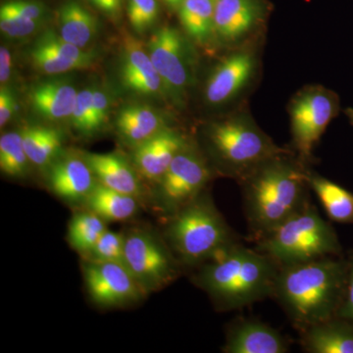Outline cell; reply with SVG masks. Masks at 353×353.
Returning a JSON list of instances; mask_svg holds the SVG:
<instances>
[{
  "label": "cell",
  "instance_id": "cell-1",
  "mask_svg": "<svg viewBox=\"0 0 353 353\" xmlns=\"http://www.w3.org/2000/svg\"><path fill=\"white\" fill-rule=\"evenodd\" d=\"M308 167L290 150L266 160L239 181L254 241L271 233L310 201Z\"/></svg>",
  "mask_w": 353,
  "mask_h": 353
},
{
  "label": "cell",
  "instance_id": "cell-2",
  "mask_svg": "<svg viewBox=\"0 0 353 353\" xmlns=\"http://www.w3.org/2000/svg\"><path fill=\"white\" fill-rule=\"evenodd\" d=\"M348 262L322 257L279 267L273 299L297 331L336 317L347 281Z\"/></svg>",
  "mask_w": 353,
  "mask_h": 353
},
{
  "label": "cell",
  "instance_id": "cell-3",
  "mask_svg": "<svg viewBox=\"0 0 353 353\" xmlns=\"http://www.w3.org/2000/svg\"><path fill=\"white\" fill-rule=\"evenodd\" d=\"M279 267L240 241L204 263L196 282L221 310H239L273 296Z\"/></svg>",
  "mask_w": 353,
  "mask_h": 353
},
{
  "label": "cell",
  "instance_id": "cell-4",
  "mask_svg": "<svg viewBox=\"0 0 353 353\" xmlns=\"http://www.w3.org/2000/svg\"><path fill=\"white\" fill-rule=\"evenodd\" d=\"M204 139L218 171L236 182L266 160L290 150L279 146L243 108L209 123Z\"/></svg>",
  "mask_w": 353,
  "mask_h": 353
},
{
  "label": "cell",
  "instance_id": "cell-5",
  "mask_svg": "<svg viewBox=\"0 0 353 353\" xmlns=\"http://www.w3.org/2000/svg\"><path fill=\"white\" fill-rule=\"evenodd\" d=\"M167 238L176 259L196 266L240 243L208 196L196 197L172 214Z\"/></svg>",
  "mask_w": 353,
  "mask_h": 353
},
{
  "label": "cell",
  "instance_id": "cell-6",
  "mask_svg": "<svg viewBox=\"0 0 353 353\" xmlns=\"http://www.w3.org/2000/svg\"><path fill=\"white\" fill-rule=\"evenodd\" d=\"M255 248L279 266L338 256L341 252L333 226L311 201L271 233L255 241Z\"/></svg>",
  "mask_w": 353,
  "mask_h": 353
},
{
  "label": "cell",
  "instance_id": "cell-7",
  "mask_svg": "<svg viewBox=\"0 0 353 353\" xmlns=\"http://www.w3.org/2000/svg\"><path fill=\"white\" fill-rule=\"evenodd\" d=\"M288 111L292 152L303 163L310 166L316 146L340 111V99L329 88L308 85L292 97Z\"/></svg>",
  "mask_w": 353,
  "mask_h": 353
},
{
  "label": "cell",
  "instance_id": "cell-8",
  "mask_svg": "<svg viewBox=\"0 0 353 353\" xmlns=\"http://www.w3.org/2000/svg\"><path fill=\"white\" fill-rule=\"evenodd\" d=\"M148 52L167 95L176 102L182 101L194 81V57L190 44L176 28L164 26L150 37Z\"/></svg>",
  "mask_w": 353,
  "mask_h": 353
},
{
  "label": "cell",
  "instance_id": "cell-9",
  "mask_svg": "<svg viewBox=\"0 0 353 353\" xmlns=\"http://www.w3.org/2000/svg\"><path fill=\"white\" fill-rule=\"evenodd\" d=\"M259 50L252 39L221 58L206 79L204 99L208 105L224 106L245 94L259 73Z\"/></svg>",
  "mask_w": 353,
  "mask_h": 353
},
{
  "label": "cell",
  "instance_id": "cell-10",
  "mask_svg": "<svg viewBox=\"0 0 353 353\" xmlns=\"http://www.w3.org/2000/svg\"><path fill=\"white\" fill-rule=\"evenodd\" d=\"M212 167L208 158L188 143L176 154L161 180L159 181L160 201L171 214L203 194L211 176Z\"/></svg>",
  "mask_w": 353,
  "mask_h": 353
},
{
  "label": "cell",
  "instance_id": "cell-11",
  "mask_svg": "<svg viewBox=\"0 0 353 353\" xmlns=\"http://www.w3.org/2000/svg\"><path fill=\"white\" fill-rule=\"evenodd\" d=\"M124 264L145 292L170 284L179 273L176 259L168 248L152 234L141 230L126 236Z\"/></svg>",
  "mask_w": 353,
  "mask_h": 353
},
{
  "label": "cell",
  "instance_id": "cell-12",
  "mask_svg": "<svg viewBox=\"0 0 353 353\" xmlns=\"http://www.w3.org/2000/svg\"><path fill=\"white\" fill-rule=\"evenodd\" d=\"M83 273L90 299L102 307L134 303L145 294L124 263L92 261Z\"/></svg>",
  "mask_w": 353,
  "mask_h": 353
},
{
  "label": "cell",
  "instance_id": "cell-13",
  "mask_svg": "<svg viewBox=\"0 0 353 353\" xmlns=\"http://www.w3.org/2000/svg\"><path fill=\"white\" fill-rule=\"evenodd\" d=\"M264 0H216V39L238 46L253 39L266 16Z\"/></svg>",
  "mask_w": 353,
  "mask_h": 353
},
{
  "label": "cell",
  "instance_id": "cell-14",
  "mask_svg": "<svg viewBox=\"0 0 353 353\" xmlns=\"http://www.w3.org/2000/svg\"><path fill=\"white\" fill-rule=\"evenodd\" d=\"M190 141L176 130L165 128L134 148V162L139 173L150 181L159 182L174 158Z\"/></svg>",
  "mask_w": 353,
  "mask_h": 353
},
{
  "label": "cell",
  "instance_id": "cell-15",
  "mask_svg": "<svg viewBox=\"0 0 353 353\" xmlns=\"http://www.w3.org/2000/svg\"><path fill=\"white\" fill-rule=\"evenodd\" d=\"M226 353H285L290 341L278 330L255 319H240L228 331Z\"/></svg>",
  "mask_w": 353,
  "mask_h": 353
},
{
  "label": "cell",
  "instance_id": "cell-16",
  "mask_svg": "<svg viewBox=\"0 0 353 353\" xmlns=\"http://www.w3.org/2000/svg\"><path fill=\"white\" fill-rule=\"evenodd\" d=\"M121 77L125 87L141 94L167 95L163 82L155 69L148 50L132 37L124 39Z\"/></svg>",
  "mask_w": 353,
  "mask_h": 353
},
{
  "label": "cell",
  "instance_id": "cell-17",
  "mask_svg": "<svg viewBox=\"0 0 353 353\" xmlns=\"http://www.w3.org/2000/svg\"><path fill=\"white\" fill-rule=\"evenodd\" d=\"M94 176L85 159L66 157L51 167L50 185L53 192L65 201H85L94 189Z\"/></svg>",
  "mask_w": 353,
  "mask_h": 353
},
{
  "label": "cell",
  "instance_id": "cell-18",
  "mask_svg": "<svg viewBox=\"0 0 353 353\" xmlns=\"http://www.w3.org/2000/svg\"><path fill=\"white\" fill-rule=\"evenodd\" d=\"M301 347L308 353H353V326L341 318L317 323L299 331Z\"/></svg>",
  "mask_w": 353,
  "mask_h": 353
},
{
  "label": "cell",
  "instance_id": "cell-19",
  "mask_svg": "<svg viewBox=\"0 0 353 353\" xmlns=\"http://www.w3.org/2000/svg\"><path fill=\"white\" fill-rule=\"evenodd\" d=\"M73 85L63 81H48L34 85L30 102L34 112L50 121L71 117L78 97Z\"/></svg>",
  "mask_w": 353,
  "mask_h": 353
},
{
  "label": "cell",
  "instance_id": "cell-20",
  "mask_svg": "<svg viewBox=\"0 0 353 353\" xmlns=\"http://www.w3.org/2000/svg\"><path fill=\"white\" fill-rule=\"evenodd\" d=\"M85 159L102 185L138 199L141 194L138 176L119 155L88 153Z\"/></svg>",
  "mask_w": 353,
  "mask_h": 353
},
{
  "label": "cell",
  "instance_id": "cell-21",
  "mask_svg": "<svg viewBox=\"0 0 353 353\" xmlns=\"http://www.w3.org/2000/svg\"><path fill=\"white\" fill-rule=\"evenodd\" d=\"M308 187L319 199L322 208L333 222L353 223V194L338 183L332 182L308 167L306 171Z\"/></svg>",
  "mask_w": 353,
  "mask_h": 353
},
{
  "label": "cell",
  "instance_id": "cell-22",
  "mask_svg": "<svg viewBox=\"0 0 353 353\" xmlns=\"http://www.w3.org/2000/svg\"><path fill=\"white\" fill-rule=\"evenodd\" d=\"M116 125L122 139L134 148L167 128L163 118L157 110L139 104L123 108Z\"/></svg>",
  "mask_w": 353,
  "mask_h": 353
},
{
  "label": "cell",
  "instance_id": "cell-23",
  "mask_svg": "<svg viewBox=\"0 0 353 353\" xmlns=\"http://www.w3.org/2000/svg\"><path fill=\"white\" fill-rule=\"evenodd\" d=\"M216 0H183L178 9L179 19L188 38L208 46L216 39Z\"/></svg>",
  "mask_w": 353,
  "mask_h": 353
},
{
  "label": "cell",
  "instance_id": "cell-24",
  "mask_svg": "<svg viewBox=\"0 0 353 353\" xmlns=\"http://www.w3.org/2000/svg\"><path fill=\"white\" fill-rule=\"evenodd\" d=\"M59 36L67 43L85 48L97 32V19L78 0H66L58 12Z\"/></svg>",
  "mask_w": 353,
  "mask_h": 353
},
{
  "label": "cell",
  "instance_id": "cell-25",
  "mask_svg": "<svg viewBox=\"0 0 353 353\" xmlns=\"http://www.w3.org/2000/svg\"><path fill=\"white\" fill-rule=\"evenodd\" d=\"M90 211L109 222L129 220L138 210L137 197L104 187L101 183L85 199Z\"/></svg>",
  "mask_w": 353,
  "mask_h": 353
},
{
  "label": "cell",
  "instance_id": "cell-26",
  "mask_svg": "<svg viewBox=\"0 0 353 353\" xmlns=\"http://www.w3.org/2000/svg\"><path fill=\"white\" fill-rule=\"evenodd\" d=\"M23 145L30 162L46 166L57 154L62 145V136L57 130L46 127H26L22 132Z\"/></svg>",
  "mask_w": 353,
  "mask_h": 353
},
{
  "label": "cell",
  "instance_id": "cell-27",
  "mask_svg": "<svg viewBox=\"0 0 353 353\" xmlns=\"http://www.w3.org/2000/svg\"><path fill=\"white\" fill-rule=\"evenodd\" d=\"M105 221L90 211L74 216L69 224L68 240L78 252L88 253L106 231Z\"/></svg>",
  "mask_w": 353,
  "mask_h": 353
},
{
  "label": "cell",
  "instance_id": "cell-28",
  "mask_svg": "<svg viewBox=\"0 0 353 353\" xmlns=\"http://www.w3.org/2000/svg\"><path fill=\"white\" fill-rule=\"evenodd\" d=\"M27 153L21 132H10L0 138V169L7 176L21 178L27 174Z\"/></svg>",
  "mask_w": 353,
  "mask_h": 353
},
{
  "label": "cell",
  "instance_id": "cell-29",
  "mask_svg": "<svg viewBox=\"0 0 353 353\" xmlns=\"http://www.w3.org/2000/svg\"><path fill=\"white\" fill-rule=\"evenodd\" d=\"M37 43L41 44L48 50L57 53L58 55L65 58V59L71 60V61L82 65L83 69L88 68L94 63L95 57L92 52L83 50V48L67 43L59 34H55L54 32L48 31L44 32Z\"/></svg>",
  "mask_w": 353,
  "mask_h": 353
},
{
  "label": "cell",
  "instance_id": "cell-30",
  "mask_svg": "<svg viewBox=\"0 0 353 353\" xmlns=\"http://www.w3.org/2000/svg\"><path fill=\"white\" fill-rule=\"evenodd\" d=\"M31 59L37 69L48 75H58L73 70L83 69L82 65L65 59L38 43L32 46Z\"/></svg>",
  "mask_w": 353,
  "mask_h": 353
},
{
  "label": "cell",
  "instance_id": "cell-31",
  "mask_svg": "<svg viewBox=\"0 0 353 353\" xmlns=\"http://www.w3.org/2000/svg\"><path fill=\"white\" fill-rule=\"evenodd\" d=\"M125 241L122 234L106 230L88 252L92 261L124 263Z\"/></svg>",
  "mask_w": 353,
  "mask_h": 353
},
{
  "label": "cell",
  "instance_id": "cell-32",
  "mask_svg": "<svg viewBox=\"0 0 353 353\" xmlns=\"http://www.w3.org/2000/svg\"><path fill=\"white\" fill-rule=\"evenodd\" d=\"M92 95L94 88H85L79 92L75 108L70 117L77 131L88 136L99 132L92 108Z\"/></svg>",
  "mask_w": 353,
  "mask_h": 353
},
{
  "label": "cell",
  "instance_id": "cell-33",
  "mask_svg": "<svg viewBox=\"0 0 353 353\" xmlns=\"http://www.w3.org/2000/svg\"><path fill=\"white\" fill-rule=\"evenodd\" d=\"M159 14L157 0H129L128 18L132 29L138 32L148 31L155 22Z\"/></svg>",
  "mask_w": 353,
  "mask_h": 353
},
{
  "label": "cell",
  "instance_id": "cell-34",
  "mask_svg": "<svg viewBox=\"0 0 353 353\" xmlns=\"http://www.w3.org/2000/svg\"><path fill=\"white\" fill-rule=\"evenodd\" d=\"M41 22L43 21L18 15L3 6L0 7V29L9 38L21 39L30 36L39 29Z\"/></svg>",
  "mask_w": 353,
  "mask_h": 353
},
{
  "label": "cell",
  "instance_id": "cell-35",
  "mask_svg": "<svg viewBox=\"0 0 353 353\" xmlns=\"http://www.w3.org/2000/svg\"><path fill=\"white\" fill-rule=\"evenodd\" d=\"M2 6L29 19L43 21L46 15V6L37 0H7Z\"/></svg>",
  "mask_w": 353,
  "mask_h": 353
},
{
  "label": "cell",
  "instance_id": "cell-36",
  "mask_svg": "<svg viewBox=\"0 0 353 353\" xmlns=\"http://www.w3.org/2000/svg\"><path fill=\"white\" fill-rule=\"evenodd\" d=\"M111 101L110 97L104 90L101 88H94L92 95V108L97 126L99 130L108 122L109 113H110Z\"/></svg>",
  "mask_w": 353,
  "mask_h": 353
},
{
  "label": "cell",
  "instance_id": "cell-37",
  "mask_svg": "<svg viewBox=\"0 0 353 353\" xmlns=\"http://www.w3.org/2000/svg\"><path fill=\"white\" fill-rule=\"evenodd\" d=\"M347 287L343 303L339 308L336 317L341 318L353 326V256L348 260Z\"/></svg>",
  "mask_w": 353,
  "mask_h": 353
},
{
  "label": "cell",
  "instance_id": "cell-38",
  "mask_svg": "<svg viewBox=\"0 0 353 353\" xmlns=\"http://www.w3.org/2000/svg\"><path fill=\"white\" fill-rule=\"evenodd\" d=\"M15 109V101L12 92L6 87L0 90V126L3 128L12 117Z\"/></svg>",
  "mask_w": 353,
  "mask_h": 353
},
{
  "label": "cell",
  "instance_id": "cell-39",
  "mask_svg": "<svg viewBox=\"0 0 353 353\" xmlns=\"http://www.w3.org/2000/svg\"><path fill=\"white\" fill-rule=\"evenodd\" d=\"M12 68V57L10 51L6 46L0 48V82L6 83L8 82Z\"/></svg>",
  "mask_w": 353,
  "mask_h": 353
},
{
  "label": "cell",
  "instance_id": "cell-40",
  "mask_svg": "<svg viewBox=\"0 0 353 353\" xmlns=\"http://www.w3.org/2000/svg\"><path fill=\"white\" fill-rule=\"evenodd\" d=\"M102 12L116 15L120 11L121 0H90Z\"/></svg>",
  "mask_w": 353,
  "mask_h": 353
},
{
  "label": "cell",
  "instance_id": "cell-41",
  "mask_svg": "<svg viewBox=\"0 0 353 353\" xmlns=\"http://www.w3.org/2000/svg\"><path fill=\"white\" fill-rule=\"evenodd\" d=\"M163 3L169 8L173 9V10H178L180 8L181 4L183 3V0H162Z\"/></svg>",
  "mask_w": 353,
  "mask_h": 353
},
{
  "label": "cell",
  "instance_id": "cell-42",
  "mask_svg": "<svg viewBox=\"0 0 353 353\" xmlns=\"http://www.w3.org/2000/svg\"><path fill=\"white\" fill-rule=\"evenodd\" d=\"M345 113H347L350 124L353 126V108H347V110H345Z\"/></svg>",
  "mask_w": 353,
  "mask_h": 353
}]
</instances>
